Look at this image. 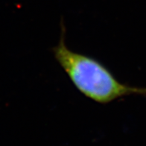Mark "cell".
Masks as SVG:
<instances>
[{"label":"cell","mask_w":146,"mask_h":146,"mask_svg":"<svg viewBox=\"0 0 146 146\" xmlns=\"http://www.w3.org/2000/svg\"><path fill=\"white\" fill-rule=\"evenodd\" d=\"M65 40L66 26L62 20L59 41L52 53L74 87L85 97L108 104L126 96H146V88L124 84L98 60L70 49Z\"/></svg>","instance_id":"cell-1"}]
</instances>
